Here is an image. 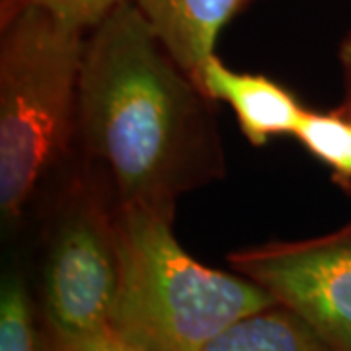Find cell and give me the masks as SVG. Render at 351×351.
Returning <instances> with one entry per match:
<instances>
[{
	"instance_id": "1",
	"label": "cell",
	"mask_w": 351,
	"mask_h": 351,
	"mask_svg": "<svg viewBox=\"0 0 351 351\" xmlns=\"http://www.w3.org/2000/svg\"><path fill=\"white\" fill-rule=\"evenodd\" d=\"M75 149L115 207H170L226 176L211 101L137 2L84 39Z\"/></svg>"
},
{
	"instance_id": "2",
	"label": "cell",
	"mask_w": 351,
	"mask_h": 351,
	"mask_svg": "<svg viewBox=\"0 0 351 351\" xmlns=\"http://www.w3.org/2000/svg\"><path fill=\"white\" fill-rule=\"evenodd\" d=\"M176 209L115 207L119 285L110 328L145 351H203L276 299L239 271L197 262L174 234Z\"/></svg>"
},
{
	"instance_id": "3",
	"label": "cell",
	"mask_w": 351,
	"mask_h": 351,
	"mask_svg": "<svg viewBox=\"0 0 351 351\" xmlns=\"http://www.w3.org/2000/svg\"><path fill=\"white\" fill-rule=\"evenodd\" d=\"M84 39L36 4L0 16V215L8 230L75 149Z\"/></svg>"
},
{
	"instance_id": "4",
	"label": "cell",
	"mask_w": 351,
	"mask_h": 351,
	"mask_svg": "<svg viewBox=\"0 0 351 351\" xmlns=\"http://www.w3.org/2000/svg\"><path fill=\"white\" fill-rule=\"evenodd\" d=\"M119 285L115 203L76 166L53 201L41 262V318L47 334L110 328Z\"/></svg>"
},
{
	"instance_id": "5",
	"label": "cell",
	"mask_w": 351,
	"mask_h": 351,
	"mask_svg": "<svg viewBox=\"0 0 351 351\" xmlns=\"http://www.w3.org/2000/svg\"><path fill=\"white\" fill-rule=\"evenodd\" d=\"M226 262L304 320L330 350L351 351V221L313 239L244 246Z\"/></svg>"
},
{
	"instance_id": "6",
	"label": "cell",
	"mask_w": 351,
	"mask_h": 351,
	"mask_svg": "<svg viewBox=\"0 0 351 351\" xmlns=\"http://www.w3.org/2000/svg\"><path fill=\"white\" fill-rule=\"evenodd\" d=\"M191 76L209 100L225 101L232 110L240 133L252 147H265L277 137H293L306 112V106L287 86L269 76L239 73L217 53Z\"/></svg>"
},
{
	"instance_id": "7",
	"label": "cell",
	"mask_w": 351,
	"mask_h": 351,
	"mask_svg": "<svg viewBox=\"0 0 351 351\" xmlns=\"http://www.w3.org/2000/svg\"><path fill=\"white\" fill-rule=\"evenodd\" d=\"M254 0H137L166 49L193 75L217 53V39L237 14Z\"/></svg>"
},
{
	"instance_id": "8",
	"label": "cell",
	"mask_w": 351,
	"mask_h": 351,
	"mask_svg": "<svg viewBox=\"0 0 351 351\" xmlns=\"http://www.w3.org/2000/svg\"><path fill=\"white\" fill-rule=\"evenodd\" d=\"M203 351H332L297 314L281 304L256 311L223 330Z\"/></svg>"
},
{
	"instance_id": "9",
	"label": "cell",
	"mask_w": 351,
	"mask_h": 351,
	"mask_svg": "<svg viewBox=\"0 0 351 351\" xmlns=\"http://www.w3.org/2000/svg\"><path fill=\"white\" fill-rule=\"evenodd\" d=\"M293 137L311 156L326 166L334 184L350 191L351 113L343 106L328 112L306 108Z\"/></svg>"
},
{
	"instance_id": "10",
	"label": "cell",
	"mask_w": 351,
	"mask_h": 351,
	"mask_svg": "<svg viewBox=\"0 0 351 351\" xmlns=\"http://www.w3.org/2000/svg\"><path fill=\"white\" fill-rule=\"evenodd\" d=\"M0 351H47L38 306L18 267H6L0 285Z\"/></svg>"
},
{
	"instance_id": "11",
	"label": "cell",
	"mask_w": 351,
	"mask_h": 351,
	"mask_svg": "<svg viewBox=\"0 0 351 351\" xmlns=\"http://www.w3.org/2000/svg\"><path fill=\"white\" fill-rule=\"evenodd\" d=\"M137 0H0V16H6L22 4H36L64 24L88 34L119 6Z\"/></svg>"
},
{
	"instance_id": "12",
	"label": "cell",
	"mask_w": 351,
	"mask_h": 351,
	"mask_svg": "<svg viewBox=\"0 0 351 351\" xmlns=\"http://www.w3.org/2000/svg\"><path fill=\"white\" fill-rule=\"evenodd\" d=\"M47 334V332H45ZM47 351H145L117 336L112 328L88 334H47Z\"/></svg>"
},
{
	"instance_id": "13",
	"label": "cell",
	"mask_w": 351,
	"mask_h": 351,
	"mask_svg": "<svg viewBox=\"0 0 351 351\" xmlns=\"http://www.w3.org/2000/svg\"><path fill=\"white\" fill-rule=\"evenodd\" d=\"M336 57H338L341 80H343V101H341V106L351 113V29L339 41Z\"/></svg>"
}]
</instances>
